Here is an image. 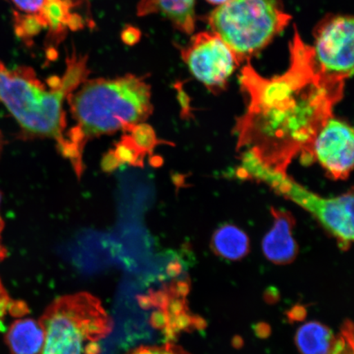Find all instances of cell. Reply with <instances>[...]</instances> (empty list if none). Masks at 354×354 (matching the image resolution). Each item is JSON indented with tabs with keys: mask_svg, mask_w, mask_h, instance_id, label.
<instances>
[{
	"mask_svg": "<svg viewBox=\"0 0 354 354\" xmlns=\"http://www.w3.org/2000/svg\"><path fill=\"white\" fill-rule=\"evenodd\" d=\"M13 28L17 37L26 44L32 43V39L43 32L37 16L17 11L13 13Z\"/></svg>",
	"mask_w": 354,
	"mask_h": 354,
	"instance_id": "2e32d148",
	"label": "cell"
},
{
	"mask_svg": "<svg viewBox=\"0 0 354 354\" xmlns=\"http://www.w3.org/2000/svg\"><path fill=\"white\" fill-rule=\"evenodd\" d=\"M127 354H190L185 349L172 343H167L158 346L137 348Z\"/></svg>",
	"mask_w": 354,
	"mask_h": 354,
	"instance_id": "d6986e66",
	"label": "cell"
},
{
	"mask_svg": "<svg viewBox=\"0 0 354 354\" xmlns=\"http://www.w3.org/2000/svg\"><path fill=\"white\" fill-rule=\"evenodd\" d=\"M273 227L263 241V250L271 262L287 264L295 259L298 254L297 243L293 236L295 224L290 212L272 209Z\"/></svg>",
	"mask_w": 354,
	"mask_h": 354,
	"instance_id": "8fae6325",
	"label": "cell"
},
{
	"mask_svg": "<svg viewBox=\"0 0 354 354\" xmlns=\"http://www.w3.org/2000/svg\"><path fill=\"white\" fill-rule=\"evenodd\" d=\"M353 19L337 16L322 21L315 33L314 57L323 73L345 80L353 73Z\"/></svg>",
	"mask_w": 354,
	"mask_h": 354,
	"instance_id": "ba28073f",
	"label": "cell"
},
{
	"mask_svg": "<svg viewBox=\"0 0 354 354\" xmlns=\"http://www.w3.org/2000/svg\"><path fill=\"white\" fill-rule=\"evenodd\" d=\"M329 354H353V326L351 321L344 323Z\"/></svg>",
	"mask_w": 354,
	"mask_h": 354,
	"instance_id": "ac0fdd59",
	"label": "cell"
},
{
	"mask_svg": "<svg viewBox=\"0 0 354 354\" xmlns=\"http://www.w3.org/2000/svg\"><path fill=\"white\" fill-rule=\"evenodd\" d=\"M88 75L87 56L75 50L66 59L64 74L48 79L46 83L30 66L8 68L0 62V104L26 132L54 139L70 159V144L64 133V102Z\"/></svg>",
	"mask_w": 354,
	"mask_h": 354,
	"instance_id": "7a4b0ae2",
	"label": "cell"
},
{
	"mask_svg": "<svg viewBox=\"0 0 354 354\" xmlns=\"http://www.w3.org/2000/svg\"><path fill=\"white\" fill-rule=\"evenodd\" d=\"M6 342L12 354H41L44 343L41 323L30 318L12 322Z\"/></svg>",
	"mask_w": 354,
	"mask_h": 354,
	"instance_id": "4fadbf2b",
	"label": "cell"
},
{
	"mask_svg": "<svg viewBox=\"0 0 354 354\" xmlns=\"http://www.w3.org/2000/svg\"><path fill=\"white\" fill-rule=\"evenodd\" d=\"M2 146H3V138H2L1 133H0V151H1Z\"/></svg>",
	"mask_w": 354,
	"mask_h": 354,
	"instance_id": "603a6c76",
	"label": "cell"
},
{
	"mask_svg": "<svg viewBox=\"0 0 354 354\" xmlns=\"http://www.w3.org/2000/svg\"><path fill=\"white\" fill-rule=\"evenodd\" d=\"M180 55L194 77L211 88H223L241 62L214 32L194 35Z\"/></svg>",
	"mask_w": 354,
	"mask_h": 354,
	"instance_id": "52a82bcc",
	"label": "cell"
},
{
	"mask_svg": "<svg viewBox=\"0 0 354 354\" xmlns=\"http://www.w3.org/2000/svg\"><path fill=\"white\" fill-rule=\"evenodd\" d=\"M3 221L1 216H0V262H1V261L6 259L7 256V250L6 249V247L3 245L1 241V233L3 232Z\"/></svg>",
	"mask_w": 354,
	"mask_h": 354,
	"instance_id": "44dd1931",
	"label": "cell"
},
{
	"mask_svg": "<svg viewBox=\"0 0 354 354\" xmlns=\"http://www.w3.org/2000/svg\"><path fill=\"white\" fill-rule=\"evenodd\" d=\"M290 50L289 68L280 76L266 78L250 63L243 66L248 105L236 126L239 151L282 172L299 155L313 161L314 141L342 99L345 82L322 72L297 30Z\"/></svg>",
	"mask_w": 354,
	"mask_h": 354,
	"instance_id": "6da1fadb",
	"label": "cell"
},
{
	"mask_svg": "<svg viewBox=\"0 0 354 354\" xmlns=\"http://www.w3.org/2000/svg\"><path fill=\"white\" fill-rule=\"evenodd\" d=\"M0 201H1V194H0Z\"/></svg>",
	"mask_w": 354,
	"mask_h": 354,
	"instance_id": "cb8c5ba5",
	"label": "cell"
},
{
	"mask_svg": "<svg viewBox=\"0 0 354 354\" xmlns=\"http://www.w3.org/2000/svg\"><path fill=\"white\" fill-rule=\"evenodd\" d=\"M151 86L145 77L127 74L81 84L66 100L76 127L66 134L75 169L82 170L86 141L140 125L153 111Z\"/></svg>",
	"mask_w": 354,
	"mask_h": 354,
	"instance_id": "3957f363",
	"label": "cell"
},
{
	"mask_svg": "<svg viewBox=\"0 0 354 354\" xmlns=\"http://www.w3.org/2000/svg\"><path fill=\"white\" fill-rule=\"evenodd\" d=\"M19 12L26 15H37L46 0H12Z\"/></svg>",
	"mask_w": 354,
	"mask_h": 354,
	"instance_id": "ffe728a7",
	"label": "cell"
},
{
	"mask_svg": "<svg viewBox=\"0 0 354 354\" xmlns=\"http://www.w3.org/2000/svg\"><path fill=\"white\" fill-rule=\"evenodd\" d=\"M207 1L212 4H220V6H221V4L232 1V0H207Z\"/></svg>",
	"mask_w": 354,
	"mask_h": 354,
	"instance_id": "7402d4cb",
	"label": "cell"
},
{
	"mask_svg": "<svg viewBox=\"0 0 354 354\" xmlns=\"http://www.w3.org/2000/svg\"><path fill=\"white\" fill-rule=\"evenodd\" d=\"M290 19L277 0H232L207 20L212 32L242 61L267 46Z\"/></svg>",
	"mask_w": 354,
	"mask_h": 354,
	"instance_id": "8992f818",
	"label": "cell"
},
{
	"mask_svg": "<svg viewBox=\"0 0 354 354\" xmlns=\"http://www.w3.org/2000/svg\"><path fill=\"white\" fill-rule=\"evenodd\" d=\"M353 131L339 119L330 118L313 145V161H317L335 180L347 179L353 168Z\"/></svg>",
	"mask_w": 354,
	"mask_h": 354,
	"instance_id": "9c48e42d",
	"label": "cell"
},
{
	"mask_svg": "<svg viewBox=\"0 0 354 354\" xmlns=\"http://www.w3.org/2000/svg\"><path fill=\"white\" fill-rule=\"evenodd\" d=\"M194 6L196 0H140L137 15H161L180 32L192 34L196 26Z\"/></svg>",
	"mask_w": 354,
	"mask_h": 354,
	"instance_id": "7c38bea8",
	"label": "cell"
},
{
	"mask_svg": "<svg viewBox=\"0 0 354 354\" xmlns=\"http://www.w3.org/2000/svg\"><path fill=\"white\" fill-rule=\"evenodd\" d=\"M212 248L216 254L229 260H240L250 251L247 234L234 225H225L212 239Z\"/></svg>",
	"mask_w": 354,
	"mask_h": 354,
	"instance_id": "9a60e30c",
	"label": "cell"
},
{
	"mask_svg": "<svg viewBox=\"0 0 354 354\" xmlns=\"http://www.w3.org/2000/svg\"><path fill=\"white\" fill-rule=\"evenodd\" d=\"M86 0H46L37 15L39 24L43 30H48V39L60 43L68 32L85 28L87 17L82 8Z\"/></svg>",
	"mask_w": 354,
	"mask_h": 354,
	"instance_id": "30bf717a",
	"label": "cell"
},
{
	"mask_svg": "<svg viewBox=\"0 0 354 354\" xmlns=\"http://www.w3.org/2000/svg\"><path fill=\"white\" fill-rule=\"evenodd\" d=\"M28 312V305L24 302L11 299L0 280V332L6 330L4 321H6L7 314H10L12 317H22Z\"/></svg>",
	"mask_w": 354,
	"mask_h": 354,
	"instance_id": "e0dca14e",
	"label": "cell"
},
{
	"mask_svg": "<svg viewBox=\"0 0 354 354\" xmlns=\"http://www.w3.org/2000/svg\"><path fill=\"white\" fill-rule=\"evenodd\" d=\"M237 174L268 185L281 196L290 199L307 210L337 241L340 249L347 250L353 241V194L335 198H323L296 183L282 172L261 162L250 152L241 153Z\"/></svg>",
	"mask_w": 354,
	"mask_h": 354,
	"instance_id": "5b68a950",
	"label": "cell"
},
{
	"mask_svg": "<svg viewBox=\"0 0 354 354\" xmlns=\"http://www.w3.org/2000/svg\"><path fill=\"white\" fill-rule=\"evenodd\" d=\"M44 333L41 354H100L113 322L99 299L86 292L62 296L39 320Z\"/></svg>",
	"mask_w": 354,
	"mask_h": 354,
	"instance_id": "277c9868",
	"label": "cell"
},
{
	"mask_svg": "<svg viewBox=\"0 0 354 354\" xmlns=\"http://www.w3.org/2000/svg\"><path fill=\"white\" fill-rule=\"evenodd\" d=\"M335 337L328 327L320 322H310L299 327L295 342L301 354H329Z\"/></svg>",
	"mask_w": 354,
	"mask_h": 354,
	"instance_id": "5bb4252c",
	"label": "cell"
}]
</instances>
